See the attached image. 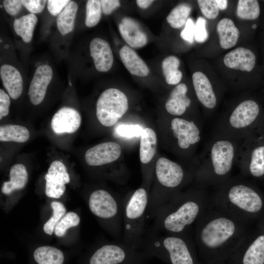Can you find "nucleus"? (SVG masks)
<instances>
[{
  "mask_svg": "<svg viewBox=\"0 0 264 264\" xmlns=\"http://www.w3.org/2000/svg\"><path fill=\"white\" fill-rule=\"evenodd\" d=\"M121 148L119 144L108 142L96 145L87 150L85 158L88 165L98 166L111 163L120 156Z\"/></svg>",
  "mask_w": 264,
  "mask_h": 264,
  "instance_id": "obj_16",
  "label": "nucleus"
},
{
  "mask_svg": "<svg viewBox=\"0 0 264 264\" xmlns=\"http://www.w3.org/2000/svg\"><path fill=\"white\" fill-rule=\"evenodd\" d=\"M220 10H224L227 7L228 1L226 0H215Z\"/></svg>",
  "mask_w": 264,
  "mask_h": 264,
  "instance_id": "obj_50",
  "label": "nucleus"
},
{
  "mask_svg": "<svg viewBox=\"0 0 264 264\" xmlns=\"http://www.w3.org/2000/svg\"><path fill=\"white\" fill-rule=\"evenodd\" d=\"M30 136L28 130L25 127L7 124L0 127V140L2 142H25Z\"/></svg>",
  "mask_w": 264,
  "mask_h": 264,
  "instance_id": "obj_32",
  "label": "nucleus"
},
{
  "mask_svg": "<svg viewBox=\"0 0 264 264\" xmlns=\"http://www.w3.org/2000/svg\"><path fill=\"white\" fill-rule=\"evenodd\" d=\"M264 115L261 99L245 95L219 116L214 123L212 136L242 141L255 130Z\"/></svg>",
  "mask_w": 264,
  "mask_h": 264,
  "instance_id": "obj_5",
  "label": "nucleus"
},
{
  "mask_svg": "<svg viewBox=\"0 0 264 264\" xmlns=\"http://www.w3.org/2000/svg\"><path fill=\"white\" fill-rule=\"evenodd\" d=\"M81 123V116L79 112L73 108L65 107L54 114L51 126L56 133H72L78 130Z\"/></svg>",
  "mask_w": 264,
  "mask_h": 264,
  "instance_id": "obj_18",
  "label": "nucleus"
},
{
  "mask_svg": "<svg viewBox=\"0 0 264 264\" xmlns=\"http://www.w3.org/2000/svg\"><path fill=\"white\" fill-rule=\"evenodd\" d=\"M37 22L38 19L34 14H28L14 20V29L24 42L28 43L32 40Z\"/></svg>",
  "mask_w": 264,
  "mask_h": 264,
  "instance_id": "obj_31",
  "label": "nucleus"
},
{
  "mask_svg": "<svg viewBox=\"0 0 264 264\" xmlns=\"http://www.w3.org/2000/svg\"><path fill=\"white\" fill-rule=\"evenodd\" d=\"M100 1L103 12L106 15L110 14L120 6V2L117 0H102Z\"/></svg>",
  "mask_w": 264,
  "mask_h": 264,
  "instance_id": "obj_47",
  "label": "nucleus"
},
{
  "mask_svg": "<svg viewBox=\"0 0 264 264\" xmlns=\"http://www.w3.org/2000/svg\"><path fill=\"white\" fill-rule=\"evenodd\" d=\"M261 7L257 0H239L237 7V16L242 20L255 21L259 18Z\"/></svg>",
  "mask_w": 264,
  "mask_h": 264,
  "instance_id": "obj_34",
  "label": "nucleus"
},
{
  "mask_svg": "<svg viewBox=\"0 0 264 264\" xmlns=\"http://www.w3.org/2000/svg\"><path fill=\"white\" fill-rule=\"evenodd\" d=\"M88 205L92 213L105 222L111 234L119 241H122L123 199L99 189L90 194Z\"/></svg>",
  "mask_w": 264,
  "mask_h": 264,
  "instance_id": "obj_9",
  "label": "nucleus"
},
{
  "mask_svg": "<svg viewBox=\"0 0 264 264\" xmlns=\"http://www.w3.org/2000/svg\"><path fill=\"white\" fill-rule=\"evenodd\" d=\"M33 256L37 264H63L65 261L63 252L51 246H42L37 248Z\"/></svg>",
  "mask_w": 264,
  "mask_h": 264,
  "instance_id": "obj_30",
  "label": "nucleus"
},
{
  "mask_svg": "<svg viewBox=\"0 0 264 264\" xmlns=\"http://www.w3.org/2000/svg\"><path fill=\"white\" fill-rule=\"evenodd\" d=\"M202 128V123L187 118L175 117L170 122L172 136L182 152L194 151L201 140Z\"/></svg>",
  "mask_w": 264,
  "mask_h": 264,
  "instance_id": "obj_14",
  "label": "nucleus"
},
{
  "mask_svg": "<svg viewBox=\"0 0 264 264\" xmlns=\"http://www.w3.org/2000/svg\"><path fill=\"white\" fill-rule=\"evenodd\" d=\"M22 5V0H5L3 1V6L5 11L11 16L17 15L20 11Z\"/></svg>",
  "mask_w": 264,
  "mask_h": 264,
  "instance_id": "obj_46",
  "label": "nucleus"
},
{
  "mask_svg": "<svg viewBox=\"0 0 264 264\" xmlns=\"http://www.w3.org/2000/svg\"><path fill=\"white\" fill-rule=\"evenodd\" d=\"M128 108L125 94L118 89L110 88L104 91L97 100L96 117L102 125L110 127L117 123Z\"/></svg>",
  "mask_w": 264,
  "mask_h": 264,
  "instance_id": "obj_13",
  "label": "nucleus"
},
{
  "mask_svg": "<svg viewBox=\"0 0 264 264\" xmlns=\"http://www.w3.org/2000/svg\"><path fill=\"white\" fill-rule=\"evenodd\" d=\"M157 137L155 132L150 128L144 129L140 136L139 157L143 164L150 162L156 153Z\"/></svg>",
  "mask_w": 264,
  "mask_h": 264,
  "instance_id": "obj_28",
  "label": "nucleus"
},
{
  "mask_svg": "<svg viewBox=\"0 0 264 264\" xmlns=\"http://www.w3.org/2000/svg\"><path fill=\"white\" fill-rule=\"evenodd\" d=\"M154 0H137L136 4L141 8L146 9L148 8Z\"/></svg>",
  "mask_w": 264,
  "mask_h": 264,
  "instance_id": "obj_48",
  "label": "nucleus"
},
{
  "mask_svg": "<svg viewBox=\"0 0 264 264\" xmlns=\"http://www.w3.org/2000/svg\"><path fill=\"white\" fill-rule=\"evenodd\" d=\"M0 76L10 97L13 99L19 98L23 89V80L19 70L11 65H3L0 68Z\"/></svg>",
  "mask_w": 264,
  "mask_h": 264,
  "instance_id": "obj_23",
  "label": "nucleus"
},
{
  "mask_svg": "<svg viewBox=\"0 0 264 264\" xmlns=\"http://www.w3.org/2000/svg\"><path fill=\"white\" fill-rule=\"evenodd\" d=\"M46 0H23L22 3L32 14L39 13L42 12L45 7Z\"/></svg>",
  "mask_w": 264,
  "mask_h": 264,
  "instance_id": "obj_44",
  "label": "nucleus"
},
{
  "mask_svg": "<svg viewBox=\"0 0 264 264\" xmlns=\"http://www.w3.org/2000/svg\"><path fill=\"white\" fill-rule=\"evenodd\" d=\"M53 210L52 217L44 224V231L47 234L51 235L55 227L61 219L65 216L66 209L63 203L58 201H53L51 203Z\"/></svg>",
  "mask_w": 264,
  "mask_h": 264,
  "instance_id": "obj_36",
  "label": "nucleus"
},
{
  "mask_svg": "<svg viewBox=\"0 0 264 264\" xmlns=\"http://www.w3.org/2000/svg\"><path fill=\"white\" fill-rule=\"evenodd\" d=\"M151 258L141 248L118 241L96 248L88 258L87 264H146Z\"/></svg>",
  "mask_w": 264,
  "mask_h": 264,
  "instance_id": "obj_11",
  "label": "nucleus"
},
{
  "mask_svg": "<svg viewBox=\"0 0 264 264\" xmlns=\"http://www.w3.org/2000/svg\"><path fill=\"white\" fill-rule=\"evenodd\" d=\"M195 23L193 19L189 18L184 28L180 32V37L184 41L189 43H192L195 36Z\"/></svg>",
  "mask_w": 264,
  "mask_h": 264,
  "instance_id": "obj_43",
  "label": "nucleus"
},
{
  "mask_svg": "<svg viewBox=\"0 0 264 264\" xmlns=\"http://www.w3.org/2000/svg\"><path fill=\"white\" fill-rule=\"evenodd\" d=\"M100 0H89L86 4L85 24L88 27H92L99 22L102 14Z\"/></svg>",
  "mask_w": 264,
  "mask_h": 264,
  "instance_id": "obj_37",
  "label": "nucleus"
},
{
  "mask_svg": "<svg viewBox=\"0 0 264 264\" xmlns=\"http://www.w3.org/2000/svg\"><path fill=\"white\" fill-rule=\"evenodd\" d=\"M197 3L202 15L209 20H214L219 15L220 9L215 0H198Z\"/></svg>",
  "mask_w": 264,
  "mask_h": 264,
  "instance_id": "obj_39",
  "label": "nucleus"
},
{
  "mask_svg": "<svg viewBox=\"0 0 264 264\" xmlns=\"http://www.w3.org/2000/svg\"><path fill=\"white\" fill-rule=\"evenodd\" d=\"M195 169L186 170L180 164L166 157L156 161L155 175L160 189L149 194L146 216L154 219L161 208L185 184L194 180Z\"/></svg>",
  "mask_w": 264,
  "mask_h": 264,
  "instance_id": "obj_7",
  "label": "nucleus"
},
{
  "mask_svg": "<svg viewBox=\"0 0 264 264\" xmlns=\"http://www.w3.org/2000/svg\"><path fill=\"white\" fill-rule=\"evenodd\" d=\"M70 0H49L47 1V7L49 12L53 16H58L64 10Z\"/></svg>",
  "mask_w": 264,
  "mask_h": 264,
  "instance_id": "obj_42",
  "label": "nucleus"
},
{
  "mask_svg": "<svg viewBox=\"0 0 264 264\" xmlns=\"http://www.w3.org/2000/svg\"><path fill=\"white\" fill-rule=\"evenodd\" d=\"M210 205L252 224L264 218V194L255 181L241 174L215 187Z\"/></svg>",
  "mask_w": 264,
  "mask_h": 264,
  "instance_id": "obj_2",
  "label": "nucleus"
},
{
  "mask_svg": "<svg viewBox=\"0 0 264 264\" xmlns=\"http://www.w3.org/2000/svg\"><path fill=\"white\" fill-rule=\"evenodd\" d=\"M119 31L126 42L132 47H141L147 43L145 33L140 29L137 22L125 17L119 24Z\"/></svg>",
  "mask_w": 264,
  "mask_h": 264,
  "instance_id": "obj_22",
  "label": "nucleus"
},
{
  "mask_svg": "<svg viewBox=\"0 0 264 264\" xmlns=\"http://www.w3.org/2000/svg\"><path fill=\"white\" fill-rule=\"evenodd\" d=\"M10 99L9 94L1 88L0 89V119L9 113Z\"/></svg>",
  "mask_w": 264,
  "mask_h": 264,
  "instance_id": "obj_45",
  "label": "nucleus"
},
{
  "mask_svg": "<svg viewBox=\"0 0 264 264\" xmlns=\"http://www.w3.org/2000/svg\"><path fill=\"white\" fill-rule=\"evenodd\" d=\"M192 8L187 3H180L174 7L166 18L170 25L174 28H179L185 25Z\"/></svg>",
  "mask_w": 264,
  "mask_h": 264,
  "instance_id": "obj_35",
  "label": "nucleus"
},
{
  "mask_svg": "<svg viewBox=\"0 0 264 264\" xmlns=\"http://www.w3.org/2000/svg\"><path fill=\"white\" fill-rule=\"evenodd\" d=\"M224 65L230 69L251 72L256 66V56L250 49L238 47L226 53L223 57Z\"/></svg>",
  "mask_w": 264,
  "mask_h": 264,
  "instance_id": "obj_19",
  "label": "nucleus"
},
{
  "mask_svg": "<svg viewBox=\"0 0 264 264\" xmlns=\"http://www.w3.org/2000/svg\"><path fill=\"white\" fill-rule=\"evenodd\" d=\"M9 176V181L4 182L1 187V191L5 195L23 189L28 181V173L25 166L22 164H16L12 166Z\"/></svg>",
  "mask_w": 264,
  "mask_h": 264,
  "instance_id": "obj_26",
  "label": "nucleus"
},
{
  "mask_svg": "<svg viewBox=\"0 0 264 264\" xmlns=\"http://www.w3.org/2000/svg\"><path fill=\"white\" fill-rule=\"evenodd\" d=\"M216 30L222 48L230 49L237 44L240 33L231 19L228 18L221 19L217 24Z\"/></svg>",
  "mask_w": 264,
  "mask_h": 264,
  "instance_id": "obj_24",
  "label": "nucleus"
},
{
  "mask_svg": "<svg viewBox=\"0 0 264 264\" xmlns=\"http://www.w3.org/2000/svg\"><path fill=\"white\" fill-rule=\"evenodd\" d=\"M179 59L175 56H169L162 62V71L166 83L170 85H177L182 78V73L178 69Z\"/></svg>",
  "mask_w": 264,
  "mask_h": 264,
  "instance_id": "obj_33",
  "label": "nucleus"
},
{
  "mask_svg": "<svg viewBox=\"0 0 264 264\" xmlns=\"http://www.w3.org/2000/svg\"><path fill=\"white\" fill-rule=\"evenodd\" d=\"M251 225L210 205L193 231L201 263L224 264L249 233Z\"/></svg>",
  "mask_w": 264,
  "mask_h": 264,
  "instance_id": "obj_1",
  "label": "nucleus"
},
{
  "mask_svg": "<svg viewBox=\"0 0 264 264\" xmlns=\"http://www.w3.org/2000/svg\"><path fill=\"white\" fill-rule=\"evenodd\" d=\"M241 142L212 136L194 162L195 187H215L231 177Z\"/></svg>",
  "mask_w": 264,
  "mask_h": 264,
  "instance_id": "obj_4",
  "label": "nucleus"
},
{
  "mask_svg": "<svg viewBox=\"0 0 264 264\" xmlns=\"http://www.w3.org/2000/svg\"><path fill=\"white\" fill-rule=\"evenodd\" d=\"M195 93L202 106L204 115L210 118L219 105L221 92L214 87L208 77L201 71H196L192 75Z\"/></svg>",
  "mask_w": 264,
  "mask_h": 264,
  "instance_id": "obj_15",
  "label": "nucleus"
},
{
  "mask_svg": "<svg viewBox=\"0 0 264 264\" xmlns=\"http://www.w3.org/2000/svg\"><path fill=\"white\" fill-rule=\"evenodd\" d=\"M224 264H264V218L256 223Z\"/></svg>",
  "mask_w": 264,
  "mask_h": 264,
  "instance_id": "obj_12",
  "label": "nucleus"
},
{
  "mask_svg": "<svg viewBox=\"0 0 264 264\" xmlns=\"http://www.w3.org/2000/svg\"><path fill=\"white\" fill-rule=\"evenodd\" d=\"M80 222V218L75 213L69 212L61 219L55 227L56 236L60 237L64 236L68 229L77 226Z\"/></svg>",
  "mask_w": 264,
  "mask_h": 264,
  "instance_id": "obj_38",
  "label": "nucleus"
},
{
  "mask_svg": "<svg viewBox=\"0 0 264 264\" xmlns=\"http://www.w3.org/2000/svg\"><path fill=\"white\" fill-rule=\"evenodd\" d=\"M206 21L202 17H198L195 23V40L198 43H203L208 38V33L206 28Z\"/></svg>",
  "mask_w": 264,
  "mask_h": 264,
  "instance_id": "obj_41",
  "label": "nucleus"
},
{
  "mask_svg": "<svg viewBox=\"0 0 264 264\" xmlns=\"http://www.w3.org/2000/svg\"><path fill=\"white\" fill-rule=\"evenodd\" d=\"M255 131L260 135L264 138V115Z\"/></svg>",
  "mask_w": 264,
  "mask_h": 264,
  "instance_id": "obj_49",
  "label": "nucleus"
},
{
  "mask_svg": "<svg viewBox=\"0 0 264 264\" xmlns=\"http://www.w3.org/2000/svg\"><path fill=\"white\" fill-rule=\"evenodd\" d=\"M78 7L75 1L70 0L61 13L57 16V26L59 31L62 35H65L73 30Z\"/></svg>",
  "mask_w": 264,
  "mask_h": 264,
  "instance_id": "obj_29",
  "label": "nucleus"
},
{
  "mask_svg": "<svg viewBox=\"0 0 264 264\" xmlns=\"http://www.w3.org/2000/svg\"><path fill=\"white\" fill-rule=\"evenodd\" d=\"M236 165L243 176L264 181V138L255 130L241 141Z\"/></svg>",
  "mask_w": 264,
  "mask_h": 264,
  "instance_id": "obj_10",
  "label": "nucleus"
},
{
  "mask_svg": "<svg viewBox=\"0 0 264 264\" xmlns=\"http://www.w3.org/2000/svg\"><path fill=\"white\" fill-rule=\"evenodd\" d=\"M89 50L96 69L100 72L110 70L113 63V56L109 44L100 38H94L90 43Z\"/></svg>",
  "mask_w": 264,
  "mask_h": 264,
  "instance_id": "obj_21",
  "label": "nucleus"
},
{
  "mask_svg": "<svg viewBox=\"0 0 264 264\" xmlns=\"http://www.w3.org/2000/svg\"><path fill=\"white\" fill-rule=\"evenodd\" d=\"M149 194L140 187L123 199L122 242L140 248L145 234Z\"/></svg>",
  "mask_w": 264,
  "mask_h": 264,
  "instance_id": "obj_8",
  "label": "nucleus"
},
{
  "mask_svg": "<svg viewBox=\"0 0 264 264\" xmlns=\"http://www.w3.org/2000/svg\"><path fill=\"white\" fill-rule=\"evenodd\" d=\"M140 248L167 264H202L193 233L167 234L146 229Z\"/></svg>",
  "mask_w": 264,
  "mask_h": 264,
  "instance_id": "obj_6",
  "label": "nucleus"
},
{
  "mask_svg": "<svg viewBox=\"0 0 264 264\" xmlns=\"http://www.w3.org/2000/svg\"><path fill=\"white\" fill-rule=\"evenodd\" d=\"M143 130L139 125L121 124L117 127L116 132L119 136L132 138L140 136Z\"/></svg>",
  "mask_w": 264,
  "mask_h": 264,
  "instance_id": "obj_40",
  "label": "nucleus"
},
{
  "mask_svg": "<svg viewBox=\"0 0 264 264\" xmlns=\"http://www.w3.org/2000/svg\"><path fill=\"white\" fill-rule=\"evenodd\" d=\"M45 186L59 189H66L65 184L69 182L70 177L67 169L63 163L53 161L45 175Z\"/></svg>",
  "mask_w": 264,
  "mask_h": 264,
  "instance_id": "obj_27",
  "label": "nucleus"
},
{
  "mask_svg": "<svg viewBox=\"0 0 264 264\" xmlns=\"http://www.w3.org/2000/svg\"><path fill=\"white\" fill-rule=\"evenodd\" d=\"M211 195L206 189L194 187L175 195L154 219L151 228L173 235L192 233L197 221L210 205Z\"/></svg>",
  "mask_w": 264,
  "mask_h": 264,
  "instance_id": "obj_3",
  "label": "nucleus"
},
{
  "mask_svg": "<svg viewBox=\"0 0 264 264\" xmlns=\"http://www.w3.org/2000/svg\"><path fill=\"white\" fill-rule=\"evenodd\" d=\"M52 77L53 71L49 66L43 65L36 68L30 82L28 93L32 104L38 105L42 102Z\"/></svg>",
  "mask_w": 264,
  "mask_h": 264,
  "instance_id": "obj_17",
  "label": "nucleus"
},
{
  "mask_svg": "<svg viewBox=\"0 0 264 264\" xmlns=\"http://www.w3.org/2000/svg\"><path fill=\"white\" fill-rule=\"evenodd\" d=\"M188 87L183 83H179L172 90L165 105L170 114L181 117L192 105V99L188 96Z\"/></svg>",
  "mask_w": 264,
  "mask_h": 264,
  "instance_id": "obj_20",
  "label": "nucleus"
},
{
  "mask_svg": "<svg viewBox=\"0 0 264 264\" xmlns=\"http://www.w3.org/2000/svg\"><path fill=\"white\" fill-rule=\"evenodd\" d=\"M119 55L123 65L132 74L140 77L149 74V69L144 61L129 46H123Z\"/></svg>",
  "mask_w": 264,
  "mask_h": 264,
  "instance_id": "obj_25",
  "label": "nucleus"
}]
</instances>
